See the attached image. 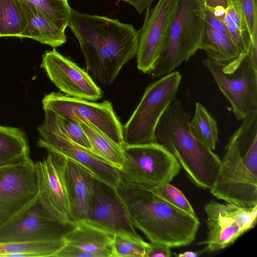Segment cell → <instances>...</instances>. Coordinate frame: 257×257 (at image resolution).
<instances>
[{
    "label": "cell",
    "mask_w": 257,
    "mask_h": 257,
    "mask_svg": "<svg viewBox=\"0 0 257 257\" xmlns=\"http://www.w3.org/2000/svg\"><path fill=\"white\" fill-rule=\"evenodd\" d=\"M68 27L79 43L87 70L104 86L137 55L139 31L132 24L71 8Z\"/></svg>",
    "instance_id": "1"
},
{
    "label": "cell",
    "mask_w": 257,
    "mask_h": 257,
    "mask_svg": "<svg viewBox=\"0 0 257 257\" xmlns=\"http://www.w3.org/2000/svg\"><path fill=\"white\" fill-rule=\"evenodd\" d=\"M135 228L151 242L170 247L185 246L195 239L200 221L159 196L152 187L121 179L115 187Z\"/></svg>",
    "instance_id": "2"
},
{
    "label": "cell",
    "mask_w": 257,
    "mask_h": 257,
    "mask_svg": "<svg viewBox=\"0 0 257 257\" xmlns=\"http://www.w3.org/2000/svg\"><path fill=\"white\" fill-rule=\"evenodd\" d=\"M225 147L210 193L243 206L257 205V112L242 120Z\"/></svg>",
    "instance_id": "3"
},
{
    "label": "cell",
    "mask_w": 257,
    "mask_h": 257,
    "mask_svg": "<svg viewBox=\"0 0 257 257\" xmlns=\"http://www.w3.org/2000/svg\"><path fill=\"white\" fill-rule=\"evenodd\" d=\"M190 121V113L179 100H175L158 123L157 141L175 157L195 185L210 190L218 176L220 159L193 137L189 128Z\"/></svg>",
    "instance_id": "4"
},
{
    "label": "cell",
    "mask_w": 257,
    "mask_h": 257,
    "mask_svg": "<svg viewBox=\"0 0 257 257\" xmlns=\"http://www.w3.org/2000/svg\"><path fill=\"white\" fill-rule=\"evenodd\" d=\"M202 0H177L174 17L161 54L148 74L157 78L171 73L199 49L205 27Z\"/></svg>",
    "instance_id": "5"
},
{
    "label": "cell",
    "mask_w": 257,
    "mask_h": 257,
    "mask_svg": "<svg viewBox=\"0 0 257 257\" xmlns=\"http://www.w3.org/2000/svg\"><path fill=\"white\" fill-rule=\"evenodd\" d=\"M181 75L172 71L150 84L123 126V145L158 143L156 130L163 113L176 100Z\"/></svg>",
    "instance_id": "6"
},
{
    "label": "cell",
    "mask_w": 257,
    "mask_h": 257,
    "mask_svg": "<svg viewBox=\"0 0 257 257\" xmlns=\"http://www.w3.org/2000/svg\"><path fill=\"white\" fill-rule=\"evenodd\" d=\"M122 148L124 162L118 170L124 181L154 187L170 183L180 172L175 157L158 143L123 145Z\"/></svg>",
    "instance_id": "7"
},
{
    "label": "cell",
    "mask_w": 257,
    "mask_h": 257,
    "mask_svg": "<svg viewBox=\"0 0 257 257\" xmlns=\"http://www.w3.org/2000/svg\"><path fill=\"white\" fill-rule=\"evenodd\" d=\"M38 200L36 164L30 157L0 166V228L20 218Z\"/></svg>",
    "instance_id": "8"
},
{
    "label": "cell",
    "mask_w": 257,
    "mask_h": 257,
    "mask_svg": "<svg viewBox=\"0 0 257 257\" xmlns=\"http://www.w3.org/2000/svg\"><path fill=\"white\" fill-rule=\"evenodd\" d=\"M208 229L204 252L223 249L233 243L242 234L253 228L257 221V205H241L210 200L204 206Z\"/></svg>",
    "instance_id": "9"
},
{
    "label": "cell",
    "mask_w": 257,
    "mask_h": 257,
    "mask_svg": "<svg viewBox=\"0 0 257 257\" xmlns=\"http://www.w3.org/2000/svg\"><path fill=\"white\" fill-rule=\"evenodd\" d=\"M43 123L38 128L37 146L76 162L86 169L95 178L115 187L120 180L118 170L91 150L71 140L61 130L55 113L44 110Z\"/></svg>",
    "instance_id": "10"
},
{
    "label": "cell",
    "mask_w": 257,
    "mask_h": 257,
    "mask_svg": "<svg viewBox=\"0 0 257 257\" xmlns=\"http://www.w3.org/2000/svg\"><path fill=\"white\" fill-rule=\"evenodd\" d=\"M42 102L44 110H49L57 115L85 122L123 146V126L109 101L94 102L60 92H52L44 96Z\"/></svg>",
    "instance_id": "11"
},
{
    "label": "cell",
    "mask_w": 257,
    "mask_h": 257,
    "mask_svg": "<svg viewBox=\"0 0 257 257\" xmlns=\"http://www.w3.org/2000/svg\"><path fill=\"white\" fill-rule=\"evenodd\" d=\"M202 62L230 104L237 120L257 112V66L248 53L230 73L223 72L220 65L207 57Z\"/></svg>",
    "instance_id": "12"
},
{
    "label": "cell",
    "mask_w": 257,
    "mask_h": 257,
    "mask_svg": "<svg viewBox=\"0 0 257 257\" xmlns=\"http://www.w3.org/2000/svg\"><path fill=\"white\" fill-rule=\"evenodd\" d=\"M48 153L44 160L35 163L38 202L59 222L74 223L71 217L66 179L67 158L59 154Z\"/></svg>",
    "instance_id": "13"
},
{
    "label": "cell",
    "mask_w": 257,
    "mask_h": 257,
    "mask_svg": "<svg viewBox=\"0 0 257 257\" xmlns=\"http://www.w3.org/2000/svg\"><path fill=\"white\" fill-rule=\"evenodd\" d=\"M177 0H158L146 10L139 31L137 68L144 73L152 71L159 59L174 17Z\"/></svg>",
    "instance_id": "14"
},
{
    "label": "cell",
    "mask_w": 257,
    "mask_h": 257,
    "mask_svg": "<svg viewBox=\"0 0 257 257\" xmlns=\"http://www.w3.org/2000/svg\"><path fill=\"white\" fill-rule=\"evenodd\" d=\"M76 225L59 222L37 202L20 218L0 228V242L62 240Z\"/></svg>",
    "instance_id": "15"
},
{
    "label": "cell",
    "mask_w": 257,
    "mask_h": 257,
    "mask_svg": "<svg viewBox=\"0 0 257 257\" xmlns=\"http://www.w3.org/2000/svg\"><path fill=\"white\" fill-rule=\"evenodd\" d=\"M40 67L65 95L92 101L103 96V91L88 73L55 48L44 53Z\"/></svg>",
    "instance_id": "16"
},
{
    "label": "cell",
    "mask_w": 257,
    "mask_h": 257,
    "mask_svg": "<svg viewBox=\"0 0 257 257\" xmlns=\"http://www.w3.org/2000/svg\"><path fill=\"white\" fill-rule=\"evenodd\" d=\"M93 198L85 221L108 233L140 236L115 187L93 177Z\"/></svg>",
    "instance_id": "17"
},
{
    "label": "cell",
    "mask_w": 257,
    "mask_h": 257,
    "mask_svg": "<svg viewBox=\"0 0 257 257\" xmlns=\"http://www.w3.org/2000/svg\"><path fill=\"white\" fill-rule=\"evenodd\" d=\"M93 178L86 169L67 158L66 179L71 217L74 223L86 219L93 198Z\"/></svg>",
    "instance_id": "18"
},
{
    "label": "cell",
    "mask_w": 257,
    "mask_h": 257,
    "mask_svg": "<svg viewBox=\"0 0 257 257\" xmlns=\"http://www.w3.org/2000/svg\"><path fill=\"white\" fill-rule=\"evenodd\" d=\"M199 49L204 50L208 58L220 65L224 73L232 72L247 55L230 37L206 23Z\"/></svg>",
    "instance_id": "19"
},
{
    "label": "cell",
    "mask_w": 257,
    "mask_h": 257,
    "mask_svg": "<svg viewBox=\"0 0 257 257\" xmlns=\"http://www.w3.org/2000/svg\"><path fill=\"white\" fill-rule=\"evenodd\" d=\"M113 235L84 221L65 237L66 243L88 253L90 257H112Z\"/></svg>",
    "instance_id": "20"
},
{
    "label": "cell",
    "mask_w": 257,
    "mask_h": 257,
    "mask_svg": "<svg viewBox=\"0 0 257 257\" xmlns=\"http://www.w3.org/2000/svg\"><path fill=\"white\" fill-rule=\"evenodd\" d=\"M25 26L21 38H29L53 48L66 42L65 31L53 24L33 6L24 0H20Z\"/></svg>",
    "instance_id": "21"
},
{
    "label": "cell",
    "mask_w": 257,
    "mask_h": 257,
    "mask_svg": "<svg viewBox=\"0 0 257 257\" xmlns=\"http://www.w3.org/2000/svg\"><path fill=\"white\" fill-rule=\"evenodd\" d=\"M28 157L29 148L25 133L17 127L0 125V166Z\"/></svg>",
    "instance_id": "22"
},
{
    "label": "cell",
    "mask_w": 257,
    "mask_h": 257,
    "mask_svg": "<svg viewBox=\"0 0 257 257\" xmlns=\"http://www.w3.org/2000/svg\"><path fill=\"white\" fill-rule=\"evenodd\" d=\"M80 124L87 135L91 151L117 170L120 169L124 162L122 146L90 124L84 121Z\"/></svg>",
    "instance_id": "23"
},
{
    "label": "cell",
    "mask_w": 257,
    "mask_h": 257,
    "mask_svg": "<svg viewBox=\"0 0 257 257\" xmlns=\"http://www.w3.org/2000/svg\"><path fill=\"white\" fill-rule=\"evenodd\" d=\"M65 244V239L49 241L0 242V256H55Z\"/></svg>",
    "instance_id": "24"
},
{
    "label": "cell",
    "mask_w": 257,
    "mask_h": 257,
    "mask_svg": "<svg viewBox=\"0 0 257 257\" xmlns=\"http://www.w3.org/2000/svg\"><path fill=\"white\" fill-rule=\"evenodd\" d=\"M189 128L193 137L212 150H215L219 141L216 121L200 103L195 104V112L190 121Z\"/></svg>",
    "instance_id": "25"
},
{
    "label": "cell",
    "mask_w": 257,
    "mask_h": 257,
    "mask_svg": "<svg viewBox=\"0 0 257 257\" xmlns=\"http://www.w3.org/2000/svg\"><path fill=\"white\" fill-rule=\"evenodd\" d=\"M25 26L20 0H0V37L21 38Z\"/></svg>",
    "instance_id": "26"
},
{
    "label": "cell",
    "mask_w": 257,
    "mask_h": 257,
    "mask_svg": "<svg viewBox=\"0 0 257 257\" xmlns=\"http://www.w3.org/2000/svg\"><path fill=\"white\" fill-rule=\"evenodd\" d=\"M33 6L58 29L68 26L71 7L64 0H24Z\"/></svg>",
    "instance_id": "27"
},
{
    "label": "cell",
    "mask_w": 257,
    "mask_h": 257,
    "mask_svg": "<svg viewBox=\"0 0 257 257\" xmlns=\"http://www.w3.org/2000/svg\"><path fill=\"white\" fill-rule=\"evenodd\" d=\"M148 243L140 236L115 233L112 239V257H145Z\"/></svg>",
    "instance_id": "28"
},
{
    "label": "cell",
    "mask_w": 257,
    "mask_h": 257,
    "mask_svg": "<svg viewBox=\"0 0 257 257\" xmlns=\"http://www.w3.org/2000/svg\"><path fill=\"white\" fill-rule=\"evenodd\" d=\"M152 187L159 196L175 207L189 215L196 216L193 207L183 193L170 183Z\"/></svg>",
    "instance_id": "29"
},
{
    "label": "cell",
    "mask_w": 257,
    "mask_h": 257,
    "mask_svg": "<svg viewBox=\"0 0 257 257\" xmlns=\"http://www.w3.org/2000/svg\"><path fill=\"white\" fill-rule=\"evenodd\" d=\"M245 23L250 42H257L256 0H233Z\"/></svg>",
    "instance_id": "30"
},
{
    "label": "cell",
    "mask_w": 257,
    "mask_h": 257,
    "mask_svg": "<svg viewBox=\"0 0 257 257\" xmlns=\"http://www.w3.org/2000/svg\"><path fill=\"white\" fill-rule=\"evenodd\" d=\"M56 116L61 130L71 140L84 148L91 150L87 135L79 121L69 117Z\"/></svg>",
    "instance_id": "31"
},
{
    "label": "cell",
    "mask_w": 257,
    "mask_h": 257,
    "mask_svg": "<svg viewBox=\"0 0 257 257\" xmlns=\"http://www.w3.org/2000/svg\"><path fill=\"white\" fill-rule=\"evenodd\" d=\"M225 14L241 32L248 34L240 12L233 0H229L228 6L225 9Z\"/></svg>",
    "instance_id": "32"
},
{
    "label": "cell",
    "mask_w": 257,
    "mask_h": 257,
    "mask_svg": "<svg viewBox=\"0 0 257 257\" xmlns=\"http://www.w3.org/2000/svg\"><path fill=\"white\" fill-rule=\"evenodd\" d=\"M204 13L205 21L207 24L214 30L224 33L231 38L226 26L220 19L214 15L212 8L204 5Z\"/></svg>",
    "instance_id": "33"
},
{
    "label": "cell",
    "mask_w": 257,
    "mask_h": 257,
    "mask_svg": "<svg viewBox=\"0 0 257 257\" xmlns=\"http://www.w3.org/2000/svg\"><path fill=\"white\" fill-rule=\"evenodd\" d=\"M171 255L169 246L161 243L151 242L148 243L145 257H170Z\"/></svg>",
    "instance_id": "34"
},
{
    "label": "cell",
    "mask_w": 257,
    "mask_h": 257,
    "mask_svg": "<svg viewBox=\"0 0 257 257\" xmlns=\"http://www.w3.org/2000/svg\"><path fill=\"white\" fill-rule=\"evenodd\" d=\"M125 2L135 7L140 14H141L147 9L151 7L155 0H120Z\"/></svg>",
    "instance_id": "35"
},
{
    "label": "cell",
    "mask_w": 257,
    "mask_h": 257,
    "mask_svg": "<svg viewBox=\"0 0 257 257\" xmlns=\"http://www.w3.org/2000/svg\"><path fill=\"white\" fill-rule=\"evenodd\" d=\"M204 5L212 9L216 7L221 6L226 8L229 0H202Z\"/></svg>",
    "instance_id": "36"
},
{
    "label": "cell",
    "mask_w": 257,
    "mask_h": 257,
    "mask_svg": "<svg viewBox=\"0 0 257 257\" xmlns=\"http://www.w3.org/2000/svg\"><path fill=\"white\" fill-rule=\"evenodd\" d=\"M204 252L203 250H202V251H186L180 252L178 254H174L176 256L178 257H198Z\"/></svg>",
    "instance_id": "37"
},
{
    "label": "cell",
    "mask_w": 257,
    "mask_h": 257,
    "mask_svg": "<svg viewBox=\"0 0 257 257\" xmlns=\"http://www.w3.org/2000/svg\"><path fill=\"white\" fill-rule=\"evenodd\" d=\"M213 11L214 15L221 20L225 15V8L221 6H217L213 9Z\"/></svg>",
    "instance_id": "38"
},
{
    "label": "cell",
    "mask_w": 257,
    "mask_h": 257,
    "mask_svg": "<svg viewBox=\"0 0 257 257\" xmlns=\"http://www.w3.org/2000/svg\"><path fill=\"white\" fill-rule=\"evenodd\" d=\"M64 1H67V0H64Z\"/></svg>",
    "instance_id": "39"
}]
</instances>
